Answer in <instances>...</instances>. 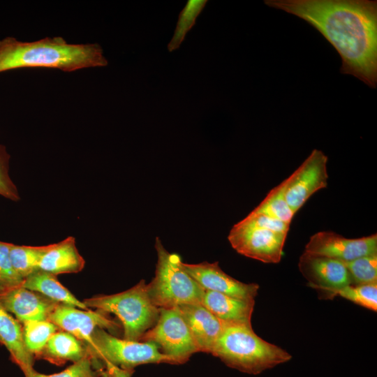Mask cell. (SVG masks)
<instances>
[{"mask_svg": "<svg viewBox=\"0 0 377 377\" xmlns=\"http://www.w3.org/2000/svg\"><path fill=\"white\" fill-rule=\"evenodd\" d=\"M316 29L341 59L340 72L367 86L377 84V1L370 0H265Z\"/></svg>", "mask_w": 377, "mask_h": 377, "instance_id": "obj_1", "label": "cell"}, {"mask_svg": "<svg viewBox=\"0 0 377 377\" xmlns=\"http://www.w3.org/2000/svg\"><path fill=\"white\" fill-rule=\"evenodd\" d=\"M101 46L69 43L61 36L24 42L7 36L0 40V73L22 68H47L64 72L107 66Z\"/></svg>", "mask_w": 377, "mask_h": 377, "instance_id": "obj_2", "label": "cell"}, {"mask_svg": "<svg viewBox=\"0 0 377 377\" xmlns=\"http://www.w3.org/2000/svg\"><path fill=\"white\" fill-rule=\"evenodd\" d=\"M211 354L228 367L253 375L292 358L286 350L258 337L251 325H226Z\"/></svg>", "mask_w": 377, "mask_h": 377, "instance_id": "obj_3", "label": "cell"}, {"mask_svg": "<svg viewBox=\"0 0 377 377\" xmlns=\"http://www.w3.org/2000/svg\"><path fill=\"white\" fill-rule=\"evenodd\" d=\"M154 246L157 253L155 276L147 284L154 304L161 309L202 304L205 290L184 268L179 256L167 251L158 237Z\"/></svg>", "mask_w": 377, "mask_h": 377, "instance_id": "obj_4", "label": "cell"}, {"mask_svg": "<svg viewBox=\"0 0 377 377\" xmlns=\"http://www.w3.org/2000/svg\"><path fill=\"white\" fill-rule=\"evenodd\" d=\"M87 308L114 313L122 323L124 339L140 341L144 334L157 321L159 309L149 297L147 283L142 279L125 291L96 295L83 301Z\"/></svg>", "mask_w": 377, "mask_h": 377, "instance_id": "obj_5", "label": "cell"}, {"mask_svg": "<svg viewBox=\"0 0 377 377\" xmlns=\"http://www.w3.org/2000/svg\"><path fill=\"white\" fill-rule=\"evenodd\" d=\"M87 348L92 360L124 370H133L135 367L145 364H174L154 343L119 339L102 328L94 330L91 344Z\"/></svg>", "mask_w": 377, "mask_h": 377, "instance_id": "obj_6", "label": "cell"}, {"mask_svg": "<svg viewBox=\"0 0 377 377\" xmlns=\"http://www.w3.org/2000/svg\"><path fill=\"white\" fill-rule=\"evenodd\" d=\"M140 341L156 344L174 364H184L199 352L177 306L159 309L156 323L144 334Z\"/></svg>", "mask_w": 377, "mask_h": 377, "instance_id": "obj_7", "label": "cell"}, {"mask_svg": "<svg viewBox=\"0 0 377 377\" xmlns=\"http://www.w3.org/2000/svg\"><path fill=\"white\" fill-rule=\"evenodd\" d=\"M287 234L249 226L239 221L233 226L228 239L239 254L265 263H279Z\"/></svg>", "mask_w": 377, "mask_h": 377, "instance_id": "obj_8", "label": "cell"}, {"mask_svg": "<svg viewBox=\"0 0 377 377\" xmlns=\"http://www.w3.org/2000/svg\"><path fill=\"white\" fill-rule=\"evenodd\" d=\"M328 158L317 149L286 180L285 198L295 214L318 191L327 186Z\"/></svg>", "mask_w": 377, "mask_h": 377, "instance_id": "obj_9", "label": "cell"}, {"mask_svg": "<svg viewBox=\"0 0 377 377\" xmlns=\"http://www.w3.org/2000/svg\"><path fill=\"white\" fill-rule=\"evenodd\" d=\"M304 251L347 263L356 258L377 253V234L350 239L332 231L313 235Z\"/></svg>", "mask_w": 377, "mask_h": 377, "instance_id": "obj_10", "label": "cell"}, {"mask_svg": "<svg viewBox=\"0 0 377 377\" xmlns=\"http://www.w3.org/2000/svg\"><path fill=\"white\" fill-rule=\"evenodd\" d=\"M47 320L59 330L71 334L84 342L87 346L91 344V336L96 328L113 331L119 327L103 312L80 309L59 303L50 313Z\"/></svg>", "mask_w": 377, "mask_h": 377, "instance_id": "obj_11", "label": "cell"}, {"mask_svg": "<svg viewBox=\"0 0 377 377\" xmlns=\"http://www.w3.org/2000/svg\"><path fill=\"white\" fill-rule=\"evenodd\" d=\"M186 272L205 290L214 291L239 299L255 300L259 286L241 282L223 272L219 262L196 264L182 262Z\"/></svg>", "mask_w": 377, "mask_h": 377, "instance_id": "obj_12", "label": "cell"}, {"mask_svg": "<svg viewBox=\"0 0 377 377\" xmlns=\"http://www.w3.org/2000/svg\"><path fill=\"white\" fill-rule=\"evenodd\" d=\"M298 267L308 286L318 293L351 284L344 263L332 258L304 251L300 257Z\"/></svg>", "mask_w": 377, "mask_h": 377, "instance_id": "obj_13", "label": "cell"}, {"mask_svg": "<svg viewBox=\"0 0 377 377\" xmlns=\"http://www.w3.org/2000/svg\"><path fill=\"white\" fill-rule=\"evenodd\" d=\"M0 304L22 324L47 320L59 303L22 286L0 293Z\"/></svg>", "mask_w": 377, "mask_h": 377, "instance_id": "obj_14", "label": "cell"}, {"mask_svg": "<svg viewBox=\"0 0 377 377\" xmlns=\"http://www.w3.org/2000/svg\"><path fill=\"white\" fill-rule=\"evenodd\" d=\"M191 332L199 352L211 353L226 324L202 304L177 306Z\"/></svg>", "mask_w": 377, "mask_h": 377, "instance_id": "obj_15", "label": "cell"}, {"mask_svg": "<svg viewBox=\"0 0 377 377\" xmlns=\"http://www.w3.org/2000/svg\"><path fill=\"white\" fill-rule=\"evenodd\" d=\"M202 304L227 325H251L255 300L205 290Z\"/></svg>", "mask_w": 377, "mask_h": 377, "instance_id": "obj_16", "label": "cell"}, {"mask_svg": "<svg viewBox=\"0 0 377 377\" xmlns=\"http://www.w3.org/2000/svg\"><path fill=\"white\" fill-rule=\"evenodd\" d=\"M85 261L80 254L73 237L47 246L42 256L38 270L54 275L77 273L82 270Z\"/></svg>", "mask_w": 377, "mask_h": 377, "instance_id": "obj_17", "label": "cell"}, {"mask_svg": "<svg viewBox=\"0 0 377 377\" xmlns=\"http://www.w3.org/2000/svg\"><path fill=\"white\" fill-rule=\"evenodd\" d=\"M0 343L6 347L10 359L22 372L33 368L34 356L27 349L22 325L0 304Z\"/></svg>", "mask_w": 377, "mask_h": 377, "instance_id": "obj_18", "label": "cell"}, {"mask_svg": "<svg viewBox=\"0 0 377 377\" xmlns=\"http://www.w3.org/2000/svg\"><path fill=\"white\" fill-rule=\"evenodd\" d=\"M87 356L90 355L84 342L66 331L58 330L51 337L36 358L62 365L67 361L78 362Z\"/></svg>", "mask_w": 377, "mask_h": 377, "instance_id": "obj_19", "label": "cell"}, {"mask_svg": "<svg viewBox=\"0 0 377 377\" xmlns=\"http://www.w3.org/2000/svg\"><path fill=\"white\" fill-rule=\"evenodd\" d=\"M22 286L37 292L57 303L89 310L83 302L77 299L58 281L54 274L37 270L24 279Z\"/></svg>", "mask_w": 377, "mask_h": 377, "instance_id": "obj_20", "label": "cell"}, {"mask_svg": "<svg viewBox=\"0 0 377 377\" xmlns=\"http://www.w3.org/2000/svg\"><path fill=\"white\" fill-rule=\"evenodd\" d=\"M47 246H25L10 243L9 255L12 265L17 274L24 280L38 270L40 260Z\"/></svg>", "mask_w": 377, "mask_h": 377, "instance_id": "obj_21", "label": "cell"}, {"mask_svg": "<svg viewBox=\"0 0 377 377\" xmlns=\"http://www.w3.org/2000/svg\"><path fill=\"white\" fill-rule=\"evenodd\" d=\"M319 295L325 299L339 296L371 311H377V284H350L339 289L319 292Z\"/></svg>", "mask_w": 377, "mask_h": 377, "instance_id": "obj_22", "label": "cell"}, {"mask_svg": "<svg viewBox=\"0 0 377 377\" xmlns=\"http://www.w3.org/2000/svg\"><path fill=\"white\" fill-rule=\"evenodd\" d=\"M286 180L273 188L263 200L252 211L263 214L290 224L295 215L285 198Z\"/></svg>", "mask_w": 377, "mask_h": 377, "instance_id": "obj_23", "label": "cell"}, {"mask_svg": "<svg viewBox=\"0 0 377 377\" xmlns=\"http://www.w3.org/2000/svg\"><path fill=\"white\" fill-rule=\"evenodd\" d=\"M22 325L24 345L34 357L41 352L51 337L59 330L48 320L29 321Z\"/></svg>", "mask_w": 377, "mask_h": 377, "instance_id": "obj_24", "label": "cell"}, {"mask_svg": "<svg viewBox=\"0 0 377 377\" xmlns=\"http://www.w3.org/2000/svg\"><path fill=\"white\" fill-rule=\"evenodd\" d=\"M207 3V0H189L187 1L185 7L179 13L173 36L168 45L169 52H172L179 47L187 32L193 27L197 17Z\"/></svg>", "mask_w": 377, "mask_h": 377, "instance_id": "obj_25", "label": "cell"}, {"mask_svg": "<svg viewBox=\"0 0 377 377\" xmlns=\"http://www.w3.org/2000/svg\"><path fill=\"white\" fill-rule=\"evenodd\" d=\"M343 263L350 274L351 284H377V253Z\"/></svg>", "mask_w": 377, "mask_h": 377, "instance_id": "obj_26", "label": "cell"}, {"mask_svg": "<svg viewBox=\"0 0 377 377\" xmlns=\"http://www.w3.org/2000/svg\"><path fill=\"white\" fill-rule=\"evenodd\" d=\"M9 250L10 243L0 241V293L22 286L24 282L12 265Z\"/></svg>", "mask_w": 377, "mask_h": 377, "instance_id": "obj_27", "label": "cell"}, {"mask_svg": "<svg viewBox=\"0 0 377 377\" xmlns=\"http://www.w3.org/2000/svg\"><path fill=\"white\" fill-rule=\"evenodd\" d=\"M99 369L94 367L91 357L87 356L57 374L46 375L32 368L24 372V377H100Z\"/></svg>", "mask_w": 377, "mask_h": 377, "instance_id": "obj_28", "label": "cell"}, {"mask_svg": "<svg viewBox=\"0 0 377 377\" xmlns=\"http://www.w3.org/2000/svg\"><path fill=\"white\" fill-rule=\"evenodd\" d=\"M10 155L0 144V195L13 201L20 200L17 188L9 175Z\"/></svg>", "mask_w": 377, "mask_h": 377, "instance_id": "obj_29", "label": "cell"}, {"mask_svg": "<svg viewBox=\"0 0 377 377\" xmlns=\"http://www.w3.org/2000/svg\"><path fill=\"white\" fill-rule=\"evenodd\" d=\"M239 222L244 225L265 228L285 234H288L290 225L265 214L255 213L253 212H251Z\"/></svg>", "mask_w": 377, "mask_h": 377, "instance_id": "obj_30", "label": "cell"}, {"mask_svg": "<svg viewBox=\"0 0 377 377\" xmlns=\"http://www.w3.org/2000/svg\"><path fill=\"white\" fill-rule=\"evenodd\" d=\"M100 377H112L104 367L99 369Z\"/></svg>", "mask_w": 377, "mask_h": 377, "instance_id": "obj_31", "label": "cell"}]
</instances>
